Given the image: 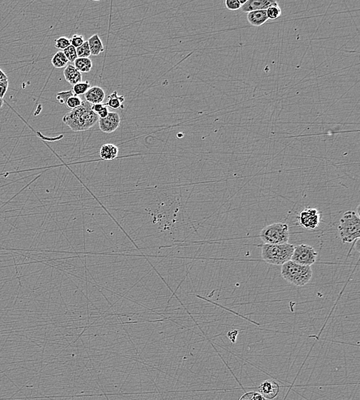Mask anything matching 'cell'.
<instances>
[{"label":"cell","mask_w":360,"mask_h":400,"mask_svg":"<svg viewBox=\"0 0 360 400\" xmlns=\"http://www.w3.org/2000/svg\"><path fill=\"white\" fill-rule=\"evenodd\" d=\"M98 115L91 110V104L86 101L76 109L65 114L62 121L72 131L83 132L91 129L98 122Z\"/></svg>","instance_id":"cell-1"},{"label":"cell","mask_w":360,"mask_h":400,"mask_svg":"<svg viewBox=\"0 0 360 400\" xmlns=\"http://www.w3.org/2000/svg\"><path fill=\"white\" fill-rule=\"evenodd\" d=\"M281 275L288 283L296 287H304L312 279L313 271L311 266L290 260L282 265Z\"/></svg>","instance_id":"cell-2"},{"label":"cell","mask_w":360,"mask_h":400,"mask_svg":"<svg viewBox=\"0 0 360 400\" xmlns=\"http://www.w3.org/2000/svg\"><path fill=\"white\" fill-rule=\"evenodd\" d=\"M294 247L291 244H285L279 245L264 244L261 248L262 259L271 265L280 266L291 259Z\"/></svg>","instance_id":"cell-3"},{"label":"cell","mask_w":360,"mask_h":400,"mask_svg":"<svg viewBox=\"0 0 360 400\" xmlns=\"http://www.w3.org/2000/svg\"><path fill=\"white\" fill-rule=\"evenodd\" d=\"M343 244H350L360 240V219L354 211H347L343 214L338 227Z\"/></svg>","instance_id":"cell-4"},{"label":"cell","mask_w":360,"mask_h":400,"mask_svg":"<svg viewBox=\"0 0 360 400\" xmlns=\"http://www.w3.org/2000/svg\"><path fill=\"white\" fill-rule=\"evenodd\" d=\"M264 244L279 245L288 244L290 231L288 225L283 223H276L264 227L260 233Z\"/></svg>","instance_id":"cell-5"},{"label":"cell","mask_w":360,"mask_h":400,"mask_svg":"<svg viewBox=\"0 0 360 400\" xmlns=\"http://www.w3.org/2000/svg\"><path fill=\"white\" fill-rule=\"evenodd\" d=\"M317 252L311 246L301 244L294 247L290 260L304 266H312L316 262Z\"/></svg>","instance_id":"cell-6"},{"label":"cell","mask_w":360,"mask_h":400,"mask_svg":"<svg viewBox=\"0 0 360 400\" xmlns=\"http://www.w3.org/2000/svg\"><path fill=\"white\" fill-rule=\"evenodd\" d=\"M300 224L305 230H315L319 226L320 216L316 209H307L300 213L299 217Z\"/></svg>","instance_id":"cell-7"},{"label":"cell","mask_w":360,"mask_h":400,"mask_svg":"<svg viewBox=\"0 0 360 400\" xmlns=\"http://www.w3.org/2000/svg\"><path fill=\"white\" fill-rule=\"evenodd\" d=\"M98 123L101 132L112 133L118 130L120 126V116L117 112H108L106 117L99 118Z\"/></svg>","instance_id":"cell-8"},{"label":"cell","mask_w":360,"mask_h":400,"mask_svg":"<svg viewBox=\"0 0 360 400\" xmlns=\"http://www.w3.org/2000/svg\"><path fill=\"white\" fill-rule=\"evenodd\" d=\"M259 391L264 398L268 400H273L279 394L280 387L277 383L271 380H266L261 383L259 387Z\"/></svg>","instance_id":"cell-9"},{"label":"cell","mask_w":360,"mask_h":400,"mask_svg":"<svg viewBox=\"0 0 360 400\" xmlns=\"http://www.w3.org/2000/svg\"><path fill=\"white\" fill-rule=\"evenodd\" d=\"M274 2L275 1H270V0H247V2L242 5L240 9L244 12L267 10L268 7Z\"/></svg>","instance_id":"cell-10"},{"label":"cell","mask_w":360,"mask_h":400,"mask_svg":"<svg viewBox=\"0 0 360 400\" xmlns=\"http://www.w3.org/2000/svg\"><path fill=\"white\" fill-rule=\"evenodd\" d=\"M86 102L91 105L102 103L105 98V91L99 87H92L85 94Z\"/></svg>","instance_id":"cell-11"},{"label":"cell","mask_w":360,"mask_h":400,"mask_svg":"<svg viewBox=\"0 0 360 400\" xmlns=\"http://www.w3.org/2000/svg\"><path fill=\"white\" fill-rule=\"evenodd\" d=\"M119 147L115 144H104L100 149V158L105 161L113 160L119 155Z\"/></svg>","instance_id":"cell-12"},{"label":"cell","mask_w":360,"mask_h":400,"mask_svg":"<svg viewBox=\"0 0 360 400\" xmlns=\"http://www.w3.org/2000/svg\"><path fill=\"white\" fill-rule=\"evenodd\" d=\"M64 76H65V80L72 86L81 83L83 80L82 73L72 65H68L65 67V70H64Z\"/></svg>","instance_id":"cell-13"},{"label":"cell","mask_w":360,"mask_h":400,"mask_svg":"<svg viewBox=\"0 0 360 400\" xmlns=\"http://www.w3.org/2000/svg\"><path fill=\"white\" fill-rule=\"evenodd\" d=\"M247 19L254 26H261L268 20L266 10L253 11L247 13Z\"/></svg>","instance_id":"cell-14"},{"label":"cell","mask_w":360,"mask_h":400,"mask_svg":"<svg viewBox=\"0 0 360 400\" xmlns=\"http://www.w3.org/2000/svg\"><path fill=\"white\" fill-rule=\"evenodd\" d=\"M87 42L88 44H89V46H90L91 55H100V53L105 51V47H104L102 41H101L98 34H94L91 36V37L88 40Z\"/></svg>","instance_id":"cell-15"},{"label":"cell","mask_w":360,"mask_h":400,"mask_svg":"<svg viewBox=\"0 0 360 400\" xmlns=\"http://www.w3.org/2000/svg\"><path fill=\"white\" fill-rule=\"evenodd\" d=\"M125 101L124 96H119L116 91L108 96V100L106 105L113 109H124L123 102Z\"/></svg>","instance_id":"cell-16"},{"label":"cell","mask_w":360,"mask_h":400,"mask_svg":"<svg viewBox=\"0 0 360 400\" xmlns=\"http://www.w3.org/2000/svg\"><path fill=\"white\" fill-rule=\"evenodd\" d=\"M74 66L81 73H90L92 68V61L90 58H77Z\"/></svg>","instance_id":"cell-17"},{"label":"cell","mask_w":360,"mask_h":400,"mask_svg":"<svg viewBox=\"0 0 360 400\" xmlns=\"http://www.w3.org/2000/svg\"><path fill=\"white\" fill-rule=\"evenodd\" d=\"M51 62L52 66L56 69H62V68L68 66V63H69V60L62 51L57 52L52 57Z\"/></svg>","instance_id":"cell-18"},{"label":"cell","mask_w":360,"mask_h":400,"mask_svg":"<svg viewBox=\"0 0 360 400\" xmlns=\"http://www.w3.org/2000/svg\"><path fill=\"white\" fill-rule=\"evenodd\" d=\"M90 88H91V85L89 82H81L73 86L72 91L74 96L79 97V96L85 95Z\"/></svg>","instance_id":"cell-19"},{"label":"cell","mask_w":360,"mask_h":400,"mask_svg":"<svg viewBox=\"0 0 360 400\" xmlns=\"http://www.w3.org/2000/svg\"><path fill=\"white\" fill-rule=\"evenodd\" d=\"M267 16H268V19H278L281 16V9L280 7L278 5L277 2L275 1L272 5L268 7V9L266 10Z\"/></svg>","instance_id":"cell-20"},{"label":"cell","mask_w":360,"mask_h":400,"mask_svg":"<svg viewBox=\"0 0 360 400\" xmlns=\"http://www.w3.org/2000/svg\"><path fill=\"white\" fill-rule=\"evenodd\" d=\"M76 53H77L78 58H90L91 55V51H90V46L87 41L85 42L83 45L76 49Z\"/></svg>","instance_id":"cell-21"},{"label":"cell","mask_w":360,"mask_h":400,"mask_svg":"<svg viewBox=\"0 0 360 400\" xmlns=\"http://www.w3.org/2000/svg\"><path fill=\"white\" fill-rule=\"evenodd\" d=\"M82 103H83V100H81L79 97L72 96L70 98L68 99L67 101L65 102V105L69 109H74L80 106Z\"/></svg>","instance_id":"cell-22"},{"label":"cell","mask_w":360,"mask_h":400,"mask_svg":"<svg viewBox=\"0 0 360 400\" xmlns=\"http://www.w3.org/2000/svg\"><path fill=\"white\" fill-rule=\"evenodd\" d=\"M62 52L65 54L69 62H74L78 58L76 49L74 47H72V45L69 46V47L64 50Z\"/></svg>","instance_id":"cell-23"},{"label":"cell","mask_w":360,"mask_h":400,"mask_svg":"<svg viewBox=\"0 0 360 400\" xmlns=\"http://www.w3.org/2000/svg\"><path fill=\"white\" fill-rule=\"evenodd\" d=\"M70 45V40L67 37H61L55 40V48L58 49V50H65Z\"/></svg>","instance_id":"cell-24"},{"label":"cell","mask_w":360,"mask_h":400,"mask_svg":"<svg viewBox=\"0 0 360 400\" xmlns=\"http://www.w3.org/2000/svg\"><path fill=\"white\" fill-rule=\"evenodd\" d=\"M72 96H74L73 93H72V90H69V91H65V92H60V93H58V94L56 95V100L59 103L61 104H65L67 101L68 99L70 98Z\"/></svg>","instance_id":"cell-25"},{"label":"cell","mask_w":360,"mask_h":400,"mask_svg":"<svg viewBox=\"0 0 360 400\" xmlns=\"http://www.w3.org/2000/svg\"><path fill=\"white\" fill-rule=\"evenodd\" d=\"M240 400H266V399L261 396V394L255 392H251V393H247L244 395L242 396Z\"/></svg>","instance_id":"cell-26"},{"label":"cell","mask_w":360,"mask_h":400,"mask_svg":"<svg viewBox=\"0 0 360 400\" xmlns=\"http://www.w3.org/2000/svg\"><path fill=\"white\" fill-rule=\"evenodd\" d=\"M225 4L226 9H228L229 10H238L241 8L239 0H226Z\"/></svg>","instance_id":"cell-27"},{"label":"cell","mask_w":360,"mask_h":400,"mask_svg":"<svg viewBox=\"0 0 360 400\" xmlns=\"http://www.w3.org/2000/svg\"><path fill=\"white\" fill-rule=\"evenodd\" d=\"M85 39L83 36L81 35H74L72 39L70 40V44L72 47L77 49L78 47H81L85 43Z\"/></svg>","instance_id":"cell-28"},{"label":"cell","mask_w":360,"mask_h":400,"mask_svg":"<svg viewBox=\"0 0 360 400\" xmlns=\"http://www.w3.org/2000/svg\"><path fill=\"white\" fill-rule=\"evenodd\" d=\"M9 87V82H0V98L3 99Z\"/></svg>","instance_id":"cell-29"},{"label":"cell","mask_w":360,"mask_h":400,"mask_svg":"<svg viewBox=\"0 0 360 400\" xmlns=\"http://www.w3.org/2000/svg\"><path fill=\"white\" fill-rule=\"evenodd\" d=\"M105 104L103 103L94 104V105H91V110H92L94 113L97 114L103 109V107L105 106Z\"/></svg>","instance_id":"cell-30"},{"label":"cell","mask_w":360,"mask_h":400,"mask_svg":"<svg viewBox=\"0 0 360 400\" xmlns=\"http://www.w3.org/2000/svg\"><path fill=\"white\" fill-rule=\"evenodd\" d=\"M108 112H108V107L107 106L106 104H105V106L103 107V109H101L99 112H98L97 115H98L99 118H105L108 116Z\"/></svg>","instance_id":"cell-31"},{"label":"cell","mask_w":360,"mask_h":400,"mask_svg":"<svg viewBox=\"0 0 360 400\" xmlns=\"http://www.w3.org/2000/svg\"><path fill=\"white\" fill-rule=\"evenodd\" d=\"M237 335H238V332L235 330V331L229 332V333H227V337H229V339H230V340H231L233 343H234Z\"/></svg>","instance_id":"cell-32"},{"label":"cell","mask_w":360,"mask_h":400,"mask_svg":"<svg viewBox=\"0 0 360 400\" xmlns=\"http://www.w3.org/2000/svg\"><path fill=\"white\" fill-rule=\"evenodd\" d=\"M8 81V77H7L5 73H4L2 69H0V82Z\"/></svg>","instance_id":"cell-33"},{"label":"cell","mask_w":360,"mask_h":400,"mask_svg":"<svg viewBox=\"0 0 360 400\" xmlns=\"http://www.w3.org/2000/svg\"><path fill=\"white\" fill-rule=\"evenodd\" d=\"M3 104H4L3 100H2V99L0 98V109H1V108H2V106H3Z\"/></svg>","instance_id":"cell-34"}]
</instances>
